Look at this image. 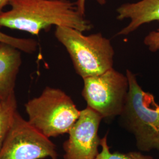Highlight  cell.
I'll list each match as a JSON object with an SVG mask.
<instances>
[{
	"label": "cell",
	"mask_w": 159,
	"mask_h": 159,
	"mask_svg": "<svg viewBox=\"0 0 159 159\" xmlns=\"http://www.w3.org/2000/svg\"><path fill=\"white\" fill-rule=\"evenodd\" d=\"M102 116L87 107L80 110L79 117L63 143L64 159H96L101 139L98 132Z\"/></svg>",
	"instance_id": "cell-7"
},
{
	"label": "cell",
	"mask_w": 159,
	"mask_h": 159,
	"mask_svg": "<svg viewBox=\"0 0 159 159\" xmlns=\"http://www.w3.org/2000/svg\"><path fill=\"white\" fill-rule=\"evenodd\" d=\"M117 19H129V23L117 33L125 36L134 32L145 24L159 21V0H141L136 2L125 3L117 10Z\"/></svg>",
	"instance_id": "cell-8"
},
{
	"label": "cell",
	"mask_w": 159,
	"mask_h": 159,
	"mask_svg": "<svg viewBox=\"0 0 159 159\" xmlns=\"http://www.w3.org/2000/svg\"><path fill=\"white\" fill-rule=\"evenodd\" d=\"M54 35L68 52L75 72L83 79L114 68L113 47L102 33L86 35L78 30L59 26Z\"/></svg>",
	"instance_id": "cell-3"
},
{
	"label": "cell",
	"mask_w": 159,
	"mask_h": 159,
	"mask_svg": "<svg viewBox=\"0 0 159 159\" xmlns=\"http://www.w3.org/2000/svg\"><path fill=\"white\" fill-rule=\"evenodd\" d=\"M57 159L56 144L24 119L17 111L0 159Z\"/></svg>",
	"instance_id": "cell-6"
},
{
	"label": "cell",
	"mask_w": 159,
	"mask_h": 159,
	"mask_svg": "<svg viewBox=\"0 0 159 159\" xmlns=\"http://www.w3.org/2000/svg\"><path fill=\"white\" fill-rule=\"evenodd\" d=\"M5 43L13 46L21 51L32 54L37 50L38 43L33 39L18 38L0 31V44Z\"/></svg>",
	"instance_id": "cell-12"
},
{
	"label": "cell",
	"mask_w": 159,
	"mask_h": 159,
	"mask_svg": "<svg viewBox=\"0 0 159 159\" xmlns=\"http://www.w3.org/2000/svg\"><path fill=\"white\" fill-rule=\"evenodd\" d=\"M83 80L81 95L87 107L100 114L102 119H113L120 116L129 90L126 74L113 68L102 74Z\"/></svg>",
	"instance_id": "cell-5"
},
{
	"label": "cell",
	"mask_w": 159,
	"mask_h": 159,
	"mask_svg": "<svg viewBox=\"0 0 159 159\" xmlns=\"http://www.w3.org/2000/svg\"><path fill=\"white\" fill-rule=\"evenodd\" d=\"M10 9L0 14V29L17 30L38 35L52 26L67 27L81 32L93 25L70 0H8Z\"/></svg>",
	"instance_id": "cell-1"
},
{
	"label": "cell",
	"mask_w": 159,
	"mask_h": 159,
	"mask_svg": "<svg viewBox=\"0 0 159 159\" xmlns=\"http://www.w3.org/2000/svg\"><path fill=\"white\" fill-rule=\"evenodd\" d=\"M125 74L129 90L123 111L121 124L131 133L137 148L144 152L156 150L159 153V105L153 95L139 84L136 75L129 69Z\"/></svg>",
	"instance_id": "cell-2"
},
{
	"label": "cell",
	"mask_w": 159,
	"mask_h": 159,
	"mask_svg": "<svg viewBox=\"0 0 159 159\" xmlns=\"http://www.w3.org/2000/svg\"><path fill=\"white\" fill-rule=\"evenodd\" d=\"M17 101L15 92L0 101V150L11 129L17 113Z\"/></svg>",
	"instance_id": "cell-10"
},
{
	"label": "cell",
	"mask_w": 159,
	"mask_h": 159,
	"mask_svg": "<svg viewBox=\"0 0 159 159\" xmlns=\"http://www.w3.org/2000/svg\"><path fill=\"white\" fill-rule=\"evenodd\" d=\"M143 43L149 51L159 52V28L150 31L144 37Z\"/></svg>",
	"instance_id": "cell-13"
},
{
	"label": "cell",
	"mask_w": 159,
	"mask_h": 159,
	"mask_svg": "<svg viewBox=\"0 0 159 159\" xmlns=\"http://www.w3.org/2000/svg\"><path fill=\"white\" fill-rule=\"evenodd\" d=\"M7 6H8V0H0V14Z\"/></svg>",
	"instance_id": "cell-15"
},
{
	"label": "cell",
	"mask_w": 159,
	"mask_h": 159,
	"mask_svg": "<svg viewBox=\"0 0 159 159\" xmlns=\"http://www.w3.org/2000/svg\"><path fill=\"white\" fill-rule=\"evenodd\" d=\"M97 2L100 5H104L106 3V0H96Z\"/></svg>",
	"instance_id": "cell-16"
},
{
	"label": "cell",
	"mask_w": 159,
	"mask_h": 159,
	"mask_svg": "<svg viewBox=\"0 0 159 159\" xmlns=\"http://www.w3.org/2000/svg\"><path fill=\"white\" fill-rule=\"evenodd\" d=\"M100 146L102 150L96 159H154L150 156L143 154L139 152H131L127 153H111L107 142V134L101 139Z\"/></svg>",
	"instance_id": "cell-11"
},
{
	"label": "cell",
	"mask_w": 159,
	"mask_h": 159,
	"mask_svg": "<svg viewBox=\"0 0 159 159\" xmlns=\"http://www.w3.org/2000/svg\"><path fill=\"white\" fill-rule=\"evenodd\" d=\"M85 1L86 0H77L75 2L77 9L82 15L85 16Z\"/></svg>",
	"instance_id": "cell-14"
},
{
	"label": "cell",
	"mask_w": 159,
	"mask_h": 159,
	"mask_svg": "<svg viewBox=\"0 0 159 159\" xmlns=\"http://www.w3.org/2000/svg\"><path fill=\"white\" fill-rule=\"evenodd\" d=\"M25 109L30 124L50 139L68 133L80 114L66 92L48 86L26 102Z\"/></svg>",
	"instance_id": "cell-4"
},
{
	"label": "cell",
	"mask_w": 159,
	"mask_h": 159,
	"mask_svg": "<svg viewBox=\"0 0 159 159\" xmlns=\"http://www.w3.org/2000/svg\"><path fill=\"white\" fill-rule=\"evenodd\" d=\"M21 51L8 44H0V101L15 92L22 63Z\"/></svg>",
	"instance_id": "cell-9"
}]
</instances>
